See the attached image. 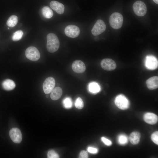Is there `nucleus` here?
Returning a JSON list of instances; mask_svg holds the SVG:
<instances>
[{"mask_svg":"<svg viewBox=\"0 0 158 158\" xmlns=\"http://www.w3.org/2000/svg\"><path fill=\"white\" fill-rule=\"evenodd\" d=\"M47 48L50 53H54L59 49L60 42L57 36L54 33H49L47 37Z\"/></svg>","mask_w":158,"mask_h":158,"instance_id":"obj_1","label":"nucleus"},{"mask_svg":"<svg viewBox=\"0 0 158 158\" xmlns=\"http://www.w3.org/2000/svg\"><path fill=\"white\" fill-rule=\"evenodd\" d=\"M123 21V17L120 13L115 12L111 15L109 19L110 26L113 28L118 29L122 27Z\"/></svg>","mask_w":158,"mask_h":158,"instance_id":"obj_2","label":"nucleus"},{"mask_svg":"<svg viewBox=\"0 0 158 158\" xmlns=\"http://www.w3.org/2000/svg\"><path fill=\"white\" fill-rule=\"evenodd\" d=\"M115 104L119 109L122 110L128 109L130 106V102L128 99L122 94L117 95L114 100Z\"/></svg>","mask_w":158,"mask_h":158,"instance_id":"obj_3","label":"nucleus"},{"mask_svg":"<svg viewBox=\"0 0 158 158\" xmlns=\"http://www.w3.org/2000/svg\"><path fill=\"white\" fill-rule=\"evenodd\" d=\"M133 9L135 14L139 16H144L147 12L146 5L140 1H137L134 3L133 5Z\"/></svg>","mask_w":158,"mask_h":158,"instance_id":"obj_4","label":"nucleus"},{"mask_svg":"<svg viewBox=\"0 0 158 158\" xmlns=\"http://www.w3.org/2000/svg\"><path fill=\"white\" fill-rule=\"evenodd\" d=\"M26 57L33 61L38 60L40 57V54L38 49L34 47L31 46L27 48L25 51Z\"/></svg>","mask_w":158,"mask_h":158,"instance_id":"obj_5","label":"nucleus"},{"mask_svg":"<svg viewBox=\"0 0 158 158\" xmlns=\"http://www.w3.org/2000/svg\"><path fill=\"white\" fill-rule=\"evenodd\" d=\"M106 25L102 20L99 19L96 22L93 26L91 33L94 36H97L104 32L106 30Z\"/></svg>","mask_w":158,"mask_h":158,"instance_id":"obj_6","label":"nucleus"},{"mask_svg":"<svg viewBox=\"0 0 158 158\" xmlns=\"http://www.w3.org/2000/svg\"><path fill=\"white\" fill-rule=\"evenodd\" d=\"M64 32L67 36L71 38H75L79 35L80 30L78 26L74 25H69L66 27Z\"/></svg>","mask_w":158,"mask_h":158,"instance_id":"obj_7","label":"nucleus"},{"mask_svg":"<svg viewBox=\"0 0 158 158\" xmlns=\"http://www.w3.org/2000/svg\"><path fill=\"white\" fill-rule=\"evenodd\" d=\"M55 85L54 79L52 77L47 78L43 84L44 92L46 94L49 93L54 88Z\"/></svg>","mask_w":158,"mask_h":158,"instance_id":"obj_8","label":"nucleus"},{"mask_svg":"<svg viewBox=\"0 0 158 158\" xmlns=\"http://www.w3.org/2000/svg\"><path fill=\"white\" fill-rule=\"evenodd\" d=\"M145 65L146 68L148 69H155L158 67V60L156 58L153 56H147L146 58Z\"/></svg>","mask_w":158,"mask_h":158,"instance_id":"obj_9","label":"nucleus"},{"mask_svg":"<svg viewBox=\"0 0 158 158\" xmlns=\"http://www.w3.org/2000/svg\"><path fill=\"white\" fill-rule=\"evenodd\" d=\"M100 65L103 69L108 71H113L116 67V65L115 61L109 58L102 60L101 62Z\"/></svg>","mask_w":158,"mask_h":158,"instance_id":"obj_10","label":"nucleus"},{"mask_svg":"<svg viewBox=\"0 0 158 158\" xmlns=\"http://www.w3.org/2000/svg\"><path fill=\"white\" fill-rule=\"evenodd\" d=\"M9 135L11 139L14 142L19 143L21 141L22 135L19 129L17 128H12L9 132Z\"/></svg>","mask_w":158,"mask_h":158,"instance_id":"obj_11","label":"nucleus"},{"mask_svg":"<svg viewBox=\"0 0 158 158\" xmlns=\"http://www.w3.org/2000/svg\"><path fill=\"white\" fill-rule=\"evenodd\" d=\"M72 68L74 72L80 73L85 72L86 70V66L82 61L80 60H76L74 61L72 64Z\"/></svg>","mask_w":158,"mask_h":158,"instance_id":"obj_12","label":"nucleus"},{"mask_svg":"<svg viewBox=\"0 0 158 158\" xmlns=\"http://www.w3.org/2000/svg\"><path fill=\"white\" fill-rule=\"evenodd\" d=\"M143 119L146 123L153 125L157 123L158 118L157 116L155 114L152 113L147 112L144 114Z\"/></svg>","mask_w":158,"mask_h":158,"instance_id":"obj_13","label":"nucleus"},{"mask_svg":"<svg viewBox=\"0 0 158 158\" xmlns=\"http://www.w3.org/2000/svg\"><path fill=\"white\" fill-rule=\"evenodd\" d=\"M50 6L59 14H62L64 12L65 7L64 5L58 1H51L50 3Z\"/></svg>","mask_w":158,"mask_h":158,"instance_id":"obj_14","label":"nucleus"},{"mask_svg":"<svg viewBox=\"0 0 158 158\" xmlns=\"http://www.w3.org/2000/svg\"><path fill=\"white\" fill-rule=\"evenodd\" d=\"M147 88L150 90H153L158 88V77L154 76L150 78L146 81Z\"/></svg>","mask_w":158,"mask_h":158,"instance_id":"obj_15","label":"nucleus"},{"mask_svg":"<svg viewBox=\"0 0 158 158\" xmlns=\"http://www.w3.org/2000/svg\"><path fill=\"white\" fill-rule=\"evenodd\" d=\"M50 97L53 100L59 99L62 94V90L60 87H57L54 88L51 92Z\"/></svg>","mask_w":158,"mask_h":158,"instance_id":"obj_16","label":"nucleus"},{"mask_svg":"<svg viewBox=\"0 0 158 158\" xmlns=\"http://www.w3.org/2000/svg\"><path fill=\"white\" fill-rule=\"evenodd\" d=\"M2 85L4 90L8 91L13 90L16 87L14 82L10 79L4 80L2 83Z\"/></svg>","mask_w":158,"mask_h":158,"instance_id":"obj_17","label":"nucleus"},{"mask_svg":"<svg viewBox=\"0 0 158 158\" xmlns=\"http://www.w3.org/2000/svg\"><path fill=\"white\" fill-rule=\"evenodd\" d=\"M140 138V133L137 131L132 132L129 137V140L130 142L133 145H136L139 142Z\"/></svg>","mask_w":158,"mask_h":158,"instance_id":"obj_18","label":"nucleus"},{"mask_svg":"<svg viewBox=\"0 0 158 158\" xmlns=\"http://www.w3.org/2000/svg\"><path fill=\"white\" fill-rule=\"evenodd\" d=\"M42 13L43 16L47 18H51L53 15L52 11L47 6H44L42 8Z\"/></svg>","mask_w":158,"mask_h":158,"instance_id":"obj_19","label":"nucleus"},{"mask_svg":"<svg viewBox=\"0 0 158 158\" xmlns=\"http://www.w3.org/2000/svg\"><path fill=\"white\" fill-rule=\"evenodd\" d=\"M18 22V17L16 16L13 15L11 16L8 19L6 22V24L9 27H13L17 24Z\"/></svg>","mask_w":158,"mask_h":158,"instance_id":"obj_20","label":"nucleus"},{"mask_svg":"<svg viewBox=\"0 0 158 158\" xmlns=\"http://www.w3.org/2000/svg\"><path fill=\"white\" fill-rule=\"evenodd\" d=\"M89 91L93 93L98 92L100 90V88L99 85L95 82H92L89 85Z\"/></svg>","mask_w":158,"mask_h":158,"instance_id":"obj_21","label":"nucleus"},{"mask_svg":"<svg viewBox=\"0 0 158 158\" xmlns=\"http://www.w3.org/2000/svg\"><path fill=\"white\" fill-rule=\"evenodd\" d=\"M117 140L119 144L124 145L127 143L128 139L126 135L124 134H121L118 136Z\"/></svg>","mask_w":158,"mask_h":158,"instance_id":"obj_22","label":"nucleus"},{"mask_svg":"<svg viewBox=\"0 0 158 158\" xmlns=\"http://www.w3.org/2000/svg\"><path fill=\"white\" fill-rule=\"evenodd\" d=\"M23 35V31L19 30L14 32L12 37V40L14 41H17L20 40Z\"/></svg>","mask_w":158,"mask_h":158,"instance_id":"obj_23","label":"nucleus"},{"mask_svg":"<svg viewBox=\"0 0 158 158\" xmlns=\"http://www.w3.org/2000/svg\"><path fill=\"white\" fill-rule=\"evenodd\" d=\"M63 104L64 107L66 109H70L72 106V102L70 97L65 98L63 101Z\"/></svg>","mask_w":158,"mask_h":158,"instance_id":"obj_24","label":"nucleus"},{"mask_svg":"<svg viewBox=\"0 0 158 158\" xmlns=\"http://www.w3.org/2000/svg\"><path fill=\"white\" fill-rule=\"evenodd\" d=\"M75 105L77 108L82 109L84 107V103L82 99L80 97H78L75 100Z\"/></svg>","mask_w":158,"mask_h":158,"instance_id":"obj_25","label":"nucleus"},{"mask_svg":"<svg viewBox=\"0 0 158 158\" xmlns=\"http://www.w3.org/2000/svg\"><path fill=\"white\" fill-rule=\"evenodd\" d=\"M47 156L48 158H59L58 154L53 150L49 151L47 153Z\"/></svg>","mask_w":158,"mask_h":158,"instance_id":"obj_26","label":"nucleus"},{"mask_svg":"<svg viewBox=\"0 0 158 158\" xmlns=\"http://www.w3.org/2000/svg\"><path fill=\"white\" fill-rule=\"evenodd\" d=\"M152 141L156 145H158V132L157 131L154 132L151 136Z\"/></svg>","mask_w":158,"mask_h":158,"instance_id":"obj_27","label":"nucleus"},{"mask_svg":"<svg viewBox=\"0 0 158 158\" xmlns=\"http://www.w3.org/2000/svg\"><path fill=\"white\" fill-rule=\"evenodd\" d=\"M101 139L102 141L105 145L109 146L112 145V142L111 141L106 138L103 137L101 138Z\"/></svg>","mask_w":158,"mask_h":158,"instance_id":"obj_28","label":"nucleus"},{"mask_svg":"<svg viewBox=\"0 0 158 158\" xmlns=\"http://www.w3.org/2000/svg\"><path fill=\"white\" fill-rule=\"evenodd\" d=\"M88 154L87 152L85 150H82L80 152L79 157L80 158H88Z\"/></svg>","mask_w":158,"mask_h":158,"instance_id":"obj_29","label":"nucleus"},{"mask_svg":"<svg viewBox=\"0 0 158 158\" xmlns=\"http://www.w3.org/2000/svg\"><path fill=\"white\" fill-rule=\"evenodd\" d=\"M88 151L92 154H96L98 152V150L97 148L89 147L87 148Z\"/></svg>","mask_w":158,"mask_h":158,"instance_id":"obj_30","label":"nucleus"},{"mask_svg":"<svg viewBox=\"0 0 158 158\" xmlns=\"http://www.w3.org/2000/svg\"><path fill=\"white\" fill-rule=\"evenodd\" d=\"M153 1L156 4H158V0H153Z\"/></svg>","mask_w":158,"mask_h":158,"instance_id":"obj_31","label":"nucleus"},{"mask_svg":"<svg viewBox=\"0 0 158 158\" xmlns=\"http://www.w3.org/2000/svg\"><path fill=\"white\" fill-rule=\"evenodd\" d=\"M46 97H47L48 98V95H47L46 96Z\"/></svg>","mask_w":158,"mask_h":158,"instance_id":"obj_32","label":"nucleus"}]
</instances>
